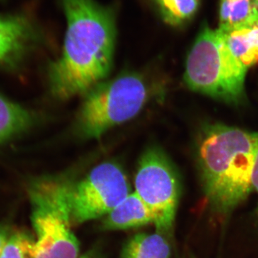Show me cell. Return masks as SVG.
<instances>
[{
    "instance_id": "cell-1",
    "label": "cell",
    "mask_w": 258,
    "mask_h": 258,
    "mask_svg": "<svg viewBox=\"0 0 258 258\" xmlns=\"http://www.w3.org/2000/svg\"><path fill=\"white\" fill-rule=\"evenodd\" d=\"M67 20L62 55L48 69L51 93L60 100L84 96L111 71L116 28L110 8L95 0H61Z\"/></svg>"
},
{
    "instance_id": "cell-2",
    "label": "cell",
    "mask_w": 258,
    "mask_h": 258,
    "mask_svg": "<svg viewBox=\"0 0 258 258\" xmlns=\"http://www.w3.org/2000/svg\"><path fill=\"white\" fill-rule=\"evenodd\" d=\"M258 149V134L222 124L203 131L198 159L206 195L222 212L237 207L248 196Z\"/></svg>"
},
{
    "instance_id": "cell-3",
    "label": "cell",
    "mask_w": 258,
    "mask_h": 258,
    "mask_svg": "<svg viewBox=\"0 0 258 258\" xmlns=\"http://www.w3.org/2000/svg\"><path fill=\"white\" fill-rule=\"evenodd\" d=\"M247 69L231 53L218 30L205 27L186 57L184 82L191 91L228 103L244 98Z\"/></svg>"
},
{
    "instance_id": "cell-4",
    "label": "cell",
    "mask_w": 258,
    "mask_h": 258,
    "mask_svg": "<svg viewBox=\"0 0 258 258\" xmlns=\"http://www.w3.org/2000/svg\"><path fill=\"white\" fill-rule=\"evenodd\" d=\"M150 95L147 81L136 73L100 83L84 95L76 116V132L82 138L99 139L138 114Z\"/></svg>"
},
{
    "instance_id": "cell-5",
    "label": "cell",
    "mask_w": 258,
    "mask_h": 258,
    "mask_svg": "<svg viewBox=\"0 0 258 258\" xmlns=\"http://www.w3.org/2000/svg\"><path fill=\"white\" fill-rule=\"evenodd\" d=\"M71 183L66 178L50 176L32 184L30 194L36 232L32 258L79 257V241L71 230Z\"/></svg>"
},
{
    "instance_id": "cell-6",
    "label": "cell",
    "mask_w": 258,
    "mask_h": 258,
    "mask_svg": "<svg viewBox=\"0 0 258 258\" xmlns=\"http://www.w3.org/2000/svg\"><path fill=\"white\" fill-rule=\"evenodd\" d=\"M130 194L126 176L118 164L101 163L79 182L71 183L69 192L71 223L106 216Z\"/></svg>"
},
{
    "instance_id": "cell-7",
    "label": "cell",
    "mask_w": 258,
    "mask_h": 258,
    "mask_svg": "<svg viewBox=\"0 0 258 258\" xmlns=\"http://www.w3.org/2000/svg\"><path fill=\"white\" fill-rule=\"evenodd\" d=\"M135 192L152 211L157 232L171 229L177 208L179 181L165 154L149 148L139 160L136 174Z\"/></svg>"
},
{
    "instance_id": "cell-8",
    "label": "cell",
    "mask_w": 258,
    "mask_h": 258,
    "mask_svg": "<svg viewBox=\"0 0 258 258\" xmlns=\"http://www.w3.org/2000/svg\"><path fill=\"white\" fill-rule=\"evenodd\" d=\"M39 37L36 24L28 15L0 14V66L13 63Z\"/></svg>"
},
{
    "instance_id": "cell-9",
    "label": "cell",
    "mask_w": 258,
    "mask_h": 258,
    "mask_svg": "<svg viewBox=\"0 0 258 258\" xmlns=\"http://www.w3.org/2000/svg\"><path fill=\"white\" fill-rule=\"evenodd\" d=\"M231 53L248 70L258 64V17L249 23L217 28Z\"/></svg>"
},
{
    "instance_id": "cell-10",
    "label": "cell",
    "mask_w": 258,
    "mask_h": 258,
    "mask_svg": "<svg viewBox=\"0 0 258 258\" xmlns=\"http://www.w3.org/2000/svg\"><path fill=\"white\" fill-rule=\"evenodd\" d=\"M154 221L152 211L134 191L105 216L103 226L106 230H125L154 223Z\"/></svg>"
},
{
    "instance_id": "cell-11",
    "label": "cell",
    "mask_w": 258,
    "mask_h": 258,
    "mask_svg": "<svg viewBox=\"0 0 258 258\" xmlns=\"http://www.w3.org/2000/svg\"><path fill=\"white\" fill-rule=\"evenodd\" d=\"M33 120L28 110L0 95V144L26 130Z\"/></svg>"
},
{
    "instance_id": "cell-12",
    "label": "cell",
    "mask_w": 258,
    "mask_h": 258,
    "mask_svg": "<svg viewBox=\"0 0 258 258\" xmlns=\"http://www.w3.org/2000/svg\"><path fill=\"white\" fill-rule=\"evenodd\" d=\"M169 242L160 232L139 233L127 242L122 258H170Z\"/></svg>"
},
{
    "instance_id": "cell-13",
    "label": "cell",
    "mask_w": 258,
    "mask_h": 258,
    "mask_svg": "<svg viewBox=\"0 0 258 258\" xmlns=\"http://www.w3.org/2000/svg\"><path fill=\"white\" fill-rule=\"evenodd\" d=\"M258 17V5L254 0H220V28L249 23Z\"/></svg>"
},
{
    "instance_id": "cell-14",
    "label": "cell",
    "mask_w": 258,
    "mask_h": 258,
    "mask_svg": "<svg viewBox=\"0 0 258 258\" xmlns=\"http://www.w3.org/2000/svg\"><path fill=\"white\" fill-rule=\"evenodd\" d=\"M161 18L177 27L187 23L196 13L200 0H154Z\"/></svg>"
},
{
    "instance_id": "cell-15",
    "label": "cell",
    "mask_w": 258,
    "mask_h": 258,
    "mask_svg": "<svg viewBox=\"0 0 258 258\" xmlns=\"http://www.w3.org/2000/svg\"><path fill=\"white\" fill-rule=\"evenodd\" d=\"M35 240L24 232L10 234L0 258H32Z\"/></svg>"
},
{
    "instance_id": "cell-16",
    "label": "cell",
    "mask_w": 258,
    "mask_h": 258,
    "mask_svg": "<svg viewBox=\"0 0 258 258\" xmlns=\"http://www.w3.org/2000/svg\"><path fill=\"white\" fill-rule=\"evenodd\" d=\"M252 189L255 190L258 194V149L257 155H256L255 161H254L253 171H252Z\"/></svg>"
},
{
    "instance_id": "cell-17",
    "label": "cell",
    "mask_w": 258,
    "mask_h": 258,
    "mask_svg": "<svg viewBox=\"0 0 258 258\" xmlns=\"http://www.w3.org/2000/svg\"><path fill=\"white\" fill-rule=\"evenodd\" d=\"M10 233L8 230L5 227H0V255H1L2 251L4 247L5 242L9 237Z\"/></svg>"
},
{
    "instance_id": "cell-18",
    "label": "cell",
    "mask_w": 258,
    "mask_h": 258,
    "mask_svg": "<svg viewBox=\"0 0 258 258\" xmlns=\"http://www.w3.org/2000/svg\"><path fill=\"white\" fill-rule=\"evenodd\" d=\"M256 4L258 5V0H254Z\"/></svg>"
},
{
    "instance_id": "cell-19",
    "label": "cell",
    "mask_w": 258,
    "mask_h": 258,
    "mask_svg": "<svg viewBox=\"0 0 258 258\" xmlns=\"http://www.w3.org/2000/svg\"><path fill=\"white\" fill-rule=\"evenodd\" d=\"M81 258H89V257H86V256H84V257H81Z\"/></svg>"
}]
</instances>
